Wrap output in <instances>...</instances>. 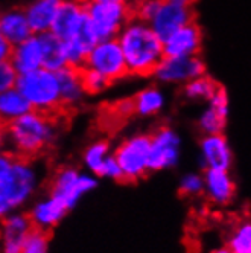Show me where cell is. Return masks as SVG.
I'll use <instances>...</instances> for the list:
<instances>
[{
    "mask_svg": "<svg viewBox=\"0 0 251 253\" xmlns=\"http://www.w3.org/2000/svg\"><path fill=\"white\" fill-rule=\"evenodd\" d=\"M117 42L122 47L130 75H152L158 63L165 58L163 40L154 32L148 22L137 17H133L125 25Z\"/></svg>",
    "mask_w": 251,
    "mask_h": 253,
    "instance_id": "1",
    "label": "cell"
},
{
    "mask_svg": "<svg viewBox=\"0 0 251 253\" xmlns=\"http://www.w3.org/2000/svg\"><path fill=\"white\" fill-rule=\"evenodd\" d=\"M8 151L31 159L46 151L58 137V126L52 115L31 110L6 126Z\"/></svg>",
    "mask_w": 251,
    "mask_h": 253,
    "instance_id": "2",
    "label": "cell"
},
{
    "mask_svg": "<svg viewBox=\"0 0 251 253\" xmlns=\"http://www.w3.org/2000/svg\"><path fill=\"white\" fill-rule=\"evenodd\" d=\"M40 185L38 169L29 159L17 157L9 171L0 177V221L26 206Z\"/></svg>",
    "mask_w": 251,
    "mask_h": 253,
    "instance_id": "3",
    "label": "cell"
},
{
    "mask_svg": "<svg viewBox=\"0 0 251 253\" xmlns=\"http://www.w3.org/2000/svg\"><path fill=\"white\" fill-rule=\"evenodd\" d=\"M15 87L23 93L32 110L53 115L63 108L60 80L55 70L41 67L19 75Z\"/></svg>",
    "mask_w": 251,
    "mask_h": 253,
    "instance_id": "4",
    "label": "cell"
},
{
    "mask_svg": "<svg viewBox=\"0 0 251 253\" xmlns=\"http://www.w3.org/2000/svg\"><path fill=\"white\" fill-rule=\"evenodd\" d=\"M85 9L98 40L117 39L125 25L134 17L130 2L85 0Z\"/></svg>",
    "mask_w": 251,
    "mask_h": 253,
    "instance_id": "5",
    "label": "cell"
},
{
    "mask_svg": "<svg viewBox=\"0 0 251 253\" xmlns=\"http://www.w3.org/2000/svg\"><path fill=\"white\" fill-rule=\"evenodd\" d=\"M98 175L82 172L73 167L60 168L50 182V195H53L70 211L78 206L82 198L96 189Z\"/></svg>",
    "mask_w": 251,
    "mask_h": 253,
    "instance_id": "6",
    "label": "cell"
},
{
    "mask_svg": "<svg viewBox=\"0 0 251 253\" xmlns=\"http://www.w3.org/2000/svg\"><path fill=\"white\" fill-rule=\"evenodd\" d=\"M123 172V180H139L149 172L151 136L134 134L122 140L113 151Z\"/></svg>",
    "mask_w": 251,
    "mask_h": 253,
    "instance_id": "7",
    "label": "cell"
},
{
    "mask_svg": "<svg viewBox=\"0 0 251 253\" xmlns=\"http://www.w3.org/2000/svg\"><path fill=\"white\" fill-rule=\"evenodd\" d=\"M84 67L98 72L105 78H108L111 83L130 75L127 61H125L117 39L99 40L93 46V49L88 52Z\"/></svg>",
    "mask_w": 251,
    "mask_h": 253,
    "instance_id": "8",
    "label": "cell"
},
{
    "mask_svg": "<svg viewBox=\"0 0 251 253\" xmlns=\"http://www.w3.org/2000/svg\"><path fill=\"white\" fill-rule=\"evenodd\" d=\"M183 140L171 126H160L151 134L149 172L174 168L181 159Z\"/></svg>",
    "mask_w": 251,
    "mask_h": 253,
    "instance_id": "9",
    "label": "cell"
},
{
    "mask_svg": "<svg viewBox=\"0 0 251 253\" xmlns=\"http://www.w3.org/2000/svg\"><path fill=\"white\" fill-rule=\"evenodd\" d=\"M152 75L161 84L184 85L195 78L206 75V66L200 57H165Z\"/></svg>",
    "mask_w": 251,
    "mask_h": 253,
    "instance_id": "10",
    "label": "cell"
},
{
    "mask_svg": "<svg viewBox=\"0 0 251 253\" xmlns=\"http://www.w3.org/2000/svg\"><path fill=\"white\" fill-rule=\"evenodd\" d=\"M88 26L90 22L87 17L85 0H64L50 32L66 42L78 37Z\"/></svg>",
    "mask_w": 251,
    "mask_h": 253,
    "instance_id": "11",
    "label": "cell"
},
{
    "mask_svg": "<svg viewBox=\"0 0 251 253\" xmlns=\"http://www.w3.org/2000/svg\"><path fill=\"white\" fill-rule=\"evenodd\" d=\"M200 160L204 169H231L233 150L224 133L203 136L200 140Z\"/></svg>",
    "mask_w": 251,
    "mask_h": 253,
    "instance_id": "12",
    "label": "cell"
},
{
    "mask_svg": "<svg viewBox=\"0 0 251 253\" xmlns=\"http://www.w3.org/2000/svg\"><path fill=\"white\" fill-rule=\"evenodd\" d=\"M203 46V34L195 22L184 25L163 40L165 57H198Z\"/></svg>",
    "mask_w": 251,
    "mask_h": 253,
    "instance_id": "13",
    "label": "cell"
},
{
    "mask_svg": "<svg viewBox=\"0 0 251 253\" xmlns=\"http://www.w3.org/2000/svg\"><path fill=\"white\" fill-rule=\"evenodd\" d=\"M228 110H230L228 95L222 87H219V90L213 95V98L209 102H206L204 110L198 116L200 131L204 136L222 134L228 121Z\"/></svg>",
    "mask_w": 251,
    "mask_h": 253,
    "instance_id": "14",
    "label": "cell"
},
{
    "mask_svg": "<svg viewBox=\"0 0 251 253\" xmlns=\"http://www.w3.org/2000/svg\"><path fill=\"white\" fill-rule=\"evenodd\" d=\"M193 22V12L187 6H180L168 2H161L158 11L151 19L149 25L161 40L168 39L171 34Z\"/></svg>",
    "mask_w": 251,
    "mask_h": 253,
    "instance_id": "15",
    "label": "cell"
},
{
    "mask_svg": "<svg viewBox=\"0 0 251 253\" xmlns=\"http://www.w3.org/2000/svg\"><path fill=\"white\" fill-rule=\"evenodd\" d=\"M32 223L28 213L14 212L0 221V253H22L26 235L31 232Z\"/></svg>",
    "mask_w": 251,
    "mask_h": 253,
    "instance_id": "16",
    "label": "cell"
},
{
    "mask_svg": "<svg viewBox=\"0 0 251 253\" xmlns=\"http://www.w3.org/2000/svg\"><path fill=\"white\" fill-rule=\"evenodd\" d=\"M69 209L53 195H46L41 198H37L35 202H32L28 216L32 223V227L40 229L44 232L52 230L53 227H57L67 215Z\"/></svg>",
    "mask_w": 251,
    "mask_h": 253,
    "instance_id": "17",
    "label": "cell"
},
{
    "mask_svg": "<svg viewBox=\"0 0 251 253\" xmlns=\"http://www.w3.org/2000/svg\"><path fill=\"white\" fill-rule=\"evenodd\" d=\"M9 63L19 75L29 74V72H34V70H38V69L44 67V53H43L41 35L34 34L32 37H29L28 40L14 46Z\"/></svg>",
    "mask_w": 251,
    "mask_h": 253,
    "instance_id": "18",
    "label": "cell"
},
{
    "mask_svg": "<svg viewBox=\"0 0 251 253\" xmlns=\"http://www.w3.org/2000/svg\"><path fill=\"white\" fill-rule=\"evenodd\" d=\"M204 195L218 206L228 205L236 194V183L230 171L204 169Z\"/></svg>",
    "mask_w": 251,
    "mask_h": 253,
    "instance_id": "19",
    "label": "cell"
},
{
    "mask_svg": "<svg viewBox=\"0 0 251 253\" xmlns=\"http://www.w3.org/2000/svg\"><path fill=\"white\" fill-rule=\"evenodd\" d=\"M63 2L64 0H31L23 6L34 34L41 35L52 31Z\"/></svg>",
    "mask_w": 251,
    "mask_h": 253,
    "instance_id": "20",
    "label": "cell"
},
{
    "mask_svg": "<svg viewBox=\"0 0 251 253\" xmlns=\"http://www.w3.org/2000/svg\"><path fill=\"white\" fill-rule=\"evenodd\" d=\"M0 34L12 44L17 46L22 42L32 37L34 32L28 22V17L23 8L14 6L2 9L0 12Z\"/></svg>",
    "mask_w": 251,
    "mask_h": 253,
    "instance_id": "21",
    "label": "cell"
},
{
    "mask_svg": "<svg viewBox=\"0 0 251 253\" xmlns=\"http://www.w3.org/2000/svg\"><path fill=\"white\" fill-rule=\"evenodd\" d=\"M57 74H58V80H60L63 108L78 107L87 96V92L82 84L81 69L67 66L61 70H58Z\"/></svg>",
    "mask_w": 251,
    "mask_h": 253,
    "instance_id": "22",
    "label": "cell"
},
{
    "mask_svg": "<svg viewBox=\"0 0 251 253\" xmlns=\"http://www.w3.org/2000/svg\"><path fill=\"white\" fill-rule=\"evenodd\" d=\"M165 104H166L165 92L155 85L142 88L131 99L133 113L142 118H151L158 115L165 108Z\"/></svg>",
    "mask_w": 251,
    "mask_h": 253,
    "instance_id": "23",
    "label": "cell"
},
{
    "mask_svg": "<svg viewBox=\"0 0 251 253\" xmlns=\"http://www.w3.org/2000/svg\"><path fill=\"white\" fill-rule=\"evenodd\" d=\"M31 110V105L17 87L0 93V125L6 126L8 124L17 121Z\"/></svg>",
    "mask_w": 251,
    "mask_h": 253,
    "instance_id": "24",
    "label": "cell"
},
{
    "mask_svg": "<svg viewBox=\"0 0 251 253\" xmlns=\"http://www.w3.org/2000/svg\"><path fill=\"white\" fill-rule=\"evenodd\" d=\"M41 42H43V53H44V67L55 72L67 67L63 40H60L52 32H47V34H41Z\"/></svg>",
    "mask_w": 251,
    "mask_h": 253,
    "instance_id": "25",
    "label": "cell"
},
{
    "mask_svg": "<svg viewBox=\"0 0 251 253\" xmlns=\"http://www.w3.org/2000/svg\"><path fill=\"white\" fill-rule=\"evenodd\" d=\"M219 90V85L207 75H201L183 85L184 98L193 102H209Z\"/></svg>",
    "mask_w": 251,
    "mask_h": 253,
    "instance_id": "26",
    "label": "cell"
},
{
    "mask_svg": "<svg viewBox=\"0 0 251 253\" xmlns=\"http://www.w3.org/2000/svg\"><path fill=\"white\" fill-rule=\"evenodd\" d=\"M113 154L110 143L107 140H95L84 150L82 164L88 172L98 175L99 169L105 164V160Z\"/></svg>",
    "mask_w": 251,
    "mask_h": 253,
    "instance_id": "27",
    "label": "cell"
},
{
    "mask_svg": "<svg viewBox=\"0 0 251 253\" xmlns=\"http://www.w3.org/2000/svg\"><path fill=\"white\" fill-rule=\"evenodd\" d=\"M227 246L236 253H251V220L241 221L231 230Z\"/></svg>",
    "mask_w": 251,
    "mask_h": 253,
    "instance_id": "28",
    "label": "cell"
},
{
    "mask_svg": "<svg viewBox=\"0 0 251 253\" xmlns=\"http://www.w3.org/2000/svg\"><path fill=\"white\" fill-rule=\"evenodd\" d=\"M81 75H82V84H84L87 95H101L111 85V81L108 78H105L104 75L98 74V72L92 69L82 67Z\"/></svg>",
    "mask_w": 251,
    "mask_h": 253,
    "instance_id": "29",
    "label": "cell"
},
{
    "mask_svg": "<svg viewBox=\"0 0 251 253\" xmlns=\"http://www.w3.org/2000/svg\"><path fill=\"white\" fill-rule=\"evenodd\" d=\"M49 232L32 227L26 235L22 253H49Z\"/></svg>",
    "mask_w": 251,
    "mask_h": 253,
    "instance_id": "30",
    "label": "cell"
},
{
    "mask_svg": "<svg viewBox=\"0 0 251 253\" xmlns=\"http://www.w3.org/2000/svg\"><path fill=\"white\" fill-rule=\"evenodd\" d=\"M178 189L186 197H198L204 194V175L200 172L184 174L180 180Z\"/></svg>",
    "mask_w": 251,
    "mask_h": 253,
    "instance_id": "31",
    "label": "cell"
},
{
    "mask_svg": "<svg viewBox=\"0 0 251 253\" xmlns=\"http://www.w3.org/2000/svg\"><path fill=\"white\" fill-rule=\"evenodd\" d=\"M163 0H137L133 5V14L137 19H142L145 22H151V19L158 11L160 5Z\"/></svg>",
    "mask_w": 251,
    "mask_h": 253,
    "instance_id": "32",
    "label": "cell"
},
{
    "mask_svg": "<svg viewBox=\"0 0 251 253\" xmlns=\"http://www.w3.org/2000/svg\"><path fill=\"white\" fill-rule=\"evenodd\" d=\"M98 177L108 178V180H117V182H119V180H123L122 168L119 165L117 159L114 157V154H111L108 159L105 160V164L102 165V168L98 172Z\"/></svg>",
    "mask_w": 251,
    "mask_h": 253,
    "instance_id": "33",
    "label": "cell"
},
{
    "mask_svg": "<svg viewBox=\"0 0 251 253\" xmlns=\"http://www.w3.org/2000/svg\"><path fill=\"white\" fill-rule=\"evenodd\" d=\"M17 80H19V74H17L9 61L0 64V93L15 87Z\"/></svg>",
    "mask_w": 251,
    "mask_h": 253,
    "instance_id": "34",
    "label": "cell"
},
{
    "mask_svg": "<svg viewBox=\"0 0 251 253\" xmlns=\"http://www.w3.org/2000/svg\"><path fill=\"white\" fill-rule=\"evenodd\" d=\"M12 44L0 34V64L8 63L11 60V53H12Z\"/></svg>",
    "mask_w": 251,
    "mask_h": 253,
    "instance_id": "35",
    "label": "cell"
},
{
    "mask_svg": "<svg viewBox=\"0 0 251 253\" xmlns=\"http://www.w3.org/2000/svg\"><path fill=\"white\" fill-rule=\"evenodd\" d=\"M14 160H15V156L12 153H9L8 150L0 153V177L5 175L9 171V168L14 164Z\"/></svg>",
    "mask_w": 251,
    "mask_h": 253,
    "instance_id": "36",
    "label": "cell"
},
{
    "mask_svg": "<svg viewBox=\"0 0 251 253\" xmlns=\"http://www.w3.org/2000/svg\"><path fill=\"white\" fill-rule=\"evenodd\" d=\"M8 150L6 145V128L3 125H0V153H3Z\"/></svg>",
    "mask_w": 251,
    "mask_h": 253,
    "instance_id": "37",
    "label": "cell"
},
{
    "mask_svg": "<svg viewBox=\"0 0 251 253\" xmlns=\"http://www.w3.org/2000/svg\"><path fill=\"white\" fill-rule=\"evenodd\" d=\"M163 2H168V3H174V5H180V6H187L190 8L193 5L195 0H163Z\"/></svg>",
    "mask_w": 251,
    "mask_h": 253,
    "instance_id": "38",
    "label": "cell"
},
{
    "mask_svg": "<svg viewBox=\"0 0 251 253\" xmlns=\"http://www.w3.org/2000/svg\"><path fill=\"white\" fill-rule=\"evenodd\" d=\"M213 253H236V252H233V250L225 244V246H222V247H218V249L215 250Z\"/></svg>",
    "mask_w": 251,
    "mask_h": 253,
    "instance_id": "39",
    "label": "cell"
},
{
    "mask_svg": "<svg viewBox=\"0 0 251 253\" xmlns=\"http://www.w3.org/2000/svg\"><path fill=\"white\" fill-rule=\"evenodd\" d=\"M102 2H130V0H102Z\"/></svg>",
    "mask_w": 251,
    "mask_h": 253,
    "instance_id": "40",
    "label": "cell"
},
{
    "mask_svg": "<svg viewBox=\"0 0 251 253\" xmlns=\"http://www.w3.org/2000/svg\"><path fill=\"white\" fill-rule=\"evenodd\" d=\"M0 12H2V9H0Z\"/></svg>",
    "mask_w": 251,
    "mask_h": 253,
    "instance_id": "41",
    "label": "cell"
}]
</instances>
